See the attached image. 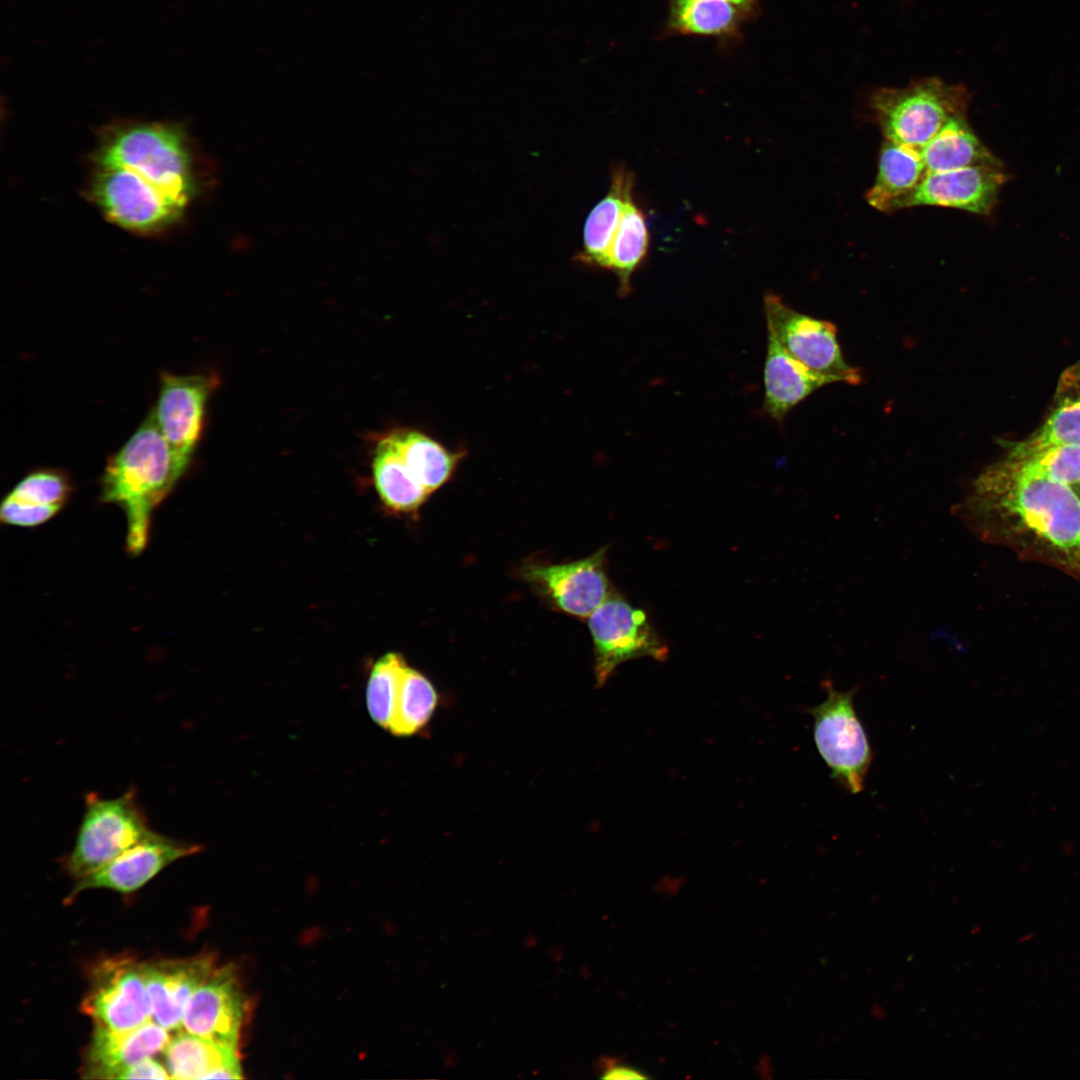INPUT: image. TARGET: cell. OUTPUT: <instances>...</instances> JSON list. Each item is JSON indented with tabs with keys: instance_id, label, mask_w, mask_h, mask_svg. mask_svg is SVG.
I'll return each mask as SVG.
<instances>
[{
	"instance_id": "cell-15",
	"label": "cell",
	"mask_w": 1080,
	"mask_h": 1080,
	"mask_svg": "<svg viewBox=\"0 0 1080 1080\" xmlns=\"http://www.w3.org/2000/svg\"><path fill=\"white\" fill-rule=\"evenodd\" d=\"M201 845L151 830L138 844L96 871L78 879L70 898L88 889L122 893L138 890L171 863L201 851Z\"/></svg>"
},
{
	"instance_id": "cell-12",
	"label": "cell",
	"mask_w": 1080,
	"mask_h": 1080,
	"mask_svg": "<svg viewBox=\"0 0 1080 1080\" xmlns=\"http://www.w3.org/2000/svg\"><path fill=\"white\" fill-rule=\"evenodd\" d=\"M216 384L214 376L169 372L160 376L152 412L174 458L185 471L201 438L207 401Z\"/></svg>"
},
{
	"instance_id": "cell-30",
	"label": "cell",
	"mask_w": 1080,
	"mask_h": 1080,
	"mask_svg": "<svg viewBox=\"0 0 1080 1080\" xmlns=\"http://www.w3.org/2000/svg\"><path fill=\"white\" fill-rule=\"evenodd\" d=\"M1061 446H1080V398L1065 399L1038 430L1012 443L1006 458L1023 459Z\"/></svg>"
},
{
	"instance_id": "cell-9",
	"label": "cell",
	"mask_w": 1080,
	"mask_h": 1080,
	"mask_svg": "<svg viewBox=\"0 0 1080 1080\" xmlns=\"http://www.w3.org/2000/svg\"><path fill=\"white\" fill-rule=\"evenodd\" d=\"M595 656V677L602 686L624 662L641 657L664 661L668 648L641 609L611 595L588 618Z\"/></svg>"
},
{
	"instance_id": "cell-29",
	"label": "cell",
	"mask_w": 1080,
	"mask_h": 1080,
	"mask_svg": "<svg viewBox=\"0 0 1080 1080\" xmlns=\"http://www.w3.org/2000/svg\"><path fill=\"white\" fill-rule=\"evenodd\" d=\"M438 703L432 683L419 671L406 666L389 726L394 736H411L430 720Z\"/></svg>"
},
{
	"instance_id": "cell-5",
	"label": "cell",
	"mask_w": 1080,
	"mask_h": 1080,
	"mask_svg": "<svg viewBox=\"0 0 1080 1080\" xmlns=\"http://www.w3.org/2000/svg\"><path fill=\"white\" fill-rule=\"evenodd\" d=\"M151 829L132 786L121 796L105 798L96 792L84 796V810L74 845L64 859L66 872L80 879L120 856Z\"/></svg>"
},
{
	"instance_id": "cell-11",
	"label": "cell",
	"mask_w": 1080,
	"mask_h": 1080,
	"mask_svg": "<svg viewBox=\"0 0 1080 1080\" xmlns=\"http://www.w3.org/2000/svg\"><path fill=\"white\" fill-rule=\"evenodd\" d=\"M81 1010L96 1026L135 1028L151 1020L142 964L129 958L107 959L93 971Z\"/></svg>"
},
{
	"instance_id": "cell-16",
	"label": "cell",
	"mask_w": 1080,
	"mask_h": 1080,
	"mask_svg": "<svg viewBox=\"0 0 1080 1080\" xmlns=\"http://www.w3.org/2000/svg\"><path fill=\"white\" fill-rule=\"evenodd\" d=\"M214 964L211 954L143 963L151 1019L168 1031L181 1030L187 1004Z\"/></svg>"
},
{
	"instance_id": "cell-36",
	"label": "cell",
	"mask_w": 1080,
	"mask_h": 1080,
	"mask_svg": "<svg viewBox=\"0 0 1080 1080\" xmlns=\"http://www.w3.org/2000/svg\"><path fill=\"white\" fill-rule=\"evenodd\" d=\"M1078 374H1079V378H1080V364H1079V368H1078Z\"/></svg>"
},
{
	"instance_id": "cell-25",
	"label": "cell",
	"mask_w": 1080,
	"mask_h": 1080,
	"mask_svg": "<svg viewBox=\"0 0 1080 1080\" xmlns=\"http://www.w3.org/2000/svg\"><path fill=\"white\" fill-rule=\"evenodd\" d=\"M372 472L376 491L392 512H416L430 495L409 471L389 433L375 447Z\"/></svg>"
},
{
	"instance_id": "cell-32",
	"label": "cell",
	"mask_w": 1080,
	"mask_h": 1080,
	"mask_svg": "<svg viewBox=\"0 0 1080 1080\" xmlns=\"http://www.w3.org/2000/svg\"><path fill=\"white\" fill-rule=\"evenodd\" d=\"M170 1074L161 1063L152 1057L134 1063L115 1074L113 1079H169Z\"/></svg>"
},
{
	"instance_id": "cell-14",
	"label": "cell",
	"mask_w": 1080,
	"mask_h": 1080,
	"mask_svg": "<svg viewBox=\"0 0 1080 1080\" xmlns=\"http://www.w3.org/2000/svg\"><path fill=\"white\" fill-rule=\"evenodd\" d=\"M248 1002L232 965L214 969L190 998L181 1024L185 1032L237 1049Z\"/></svg>"
},
{
	"instance_id": "cell-22",
	"label": "cell",
	"mask_w": 1080,
	"mask_h": 1080,
	"mask_svg": "<svg viewBox=\"0 0 1080 1080\" xmlns=\"http://www.w3.org/2000/svg\"><path fill=\"white\" fill-rule=\"evenodd\" d=\"M634 186L635 176L630 169L623 164L612 168L609 190L584 224L583 249L578 256L584 264L607 269L611 245Z\"/></svg>"
},
{
	"instance_id": "cell-34",
	"label": "cell",
	"mask_w": 1080,
	"mask_h": 1080,
	"mask_svg": "<svg viewBox=\"0 0 1080 1080\" xmlns=\"http://www.w3.org/2000/svg\"><path fill=\"white\" fill-rule=\"evenodd\" d=\"M871 1015L875 1019H883L886 1015V1010L880 1003H875L871 1007Z\"/></svg>"
},
{
	"instance_id": "cell-8",
	"label": "cell",
	"mask_w": 1080,
	"mask_h": 1080,
	"mask_svg": "<svg viewBox=\"0 0 1080 1080\" xmlns=\"http://www.w3.org/2000/svg\"><path fill=\"white\" fill-rule=\"evenodd\" d=\"M763 306L767 333L794 358L830 384L863 382L860 369L846 362L832 322L801 313L772 292L764 295Z\"/></svg>"
},
{
	"instance_id": "cell-1",
	"label": "cell",
	"mask_w": 1080,
	"mask_h": 1080,
	"mask_svg": "<svg viewBox=\"0 0 1080 1080\" xmlns=\"http://www.w3.org/2000/svg\"><path fill=\"white\" fill-rule=\"evenodd\" d=\"M959 513L985 539L1080 568V498L1071 486L1045 479H1004L983 471Z\"/></svg>"
},
{
	"instance_id": "cell-19",
	"label": "cell",
	"mask_w": 1080,
	"mask_h": 1080,
	"mask_svg": "<svg viewBox=\"0 0 1080 1080\" xmlns=\"http://www.w3.org/2000/svg\"><path fill=\"white\" fill-rule=\"evenodd\" d=\"M763 383V410L779 424L795 406L830 384L794 358L770 333H767Z\"/></svg>"
},
{
	"instance_id": "cell-31",
	"label": "cell",
	"mask_w": 1080,
	"mask_h": 1080,
	"mask_svg": "<svg viewBox=\"0 0 1080 1080\" xmlns=\"http://www.w3.org/2000/svg\"><path fill=\"white\" fill-rule=\"evenodd\" d=\"M406 666L401 655L390 652L379 658L371 670L366 689L367 708L373 721L384 729H389Z\"/></svg>"
},
{
	"instance_id": "cell-33",
	"label": "cell",
	"mask_w": 1080,
	"mask_h": 1080,
	"mask_svg": "<svg viewBox=\"0 0 1080 1080\" xmlns=\"http://www.w3.org/2000/svg\"><path fill=\"white\" fill-rule=\"evenodd\" d=\"M640 1071L627 1066H615L605 1072L602 1078L606 1079H639L646 1078Z\"/></svg>"
},
{
	"instance_id": "cell-27",
	"label": "cell",
	"mask_w": 1080,
	"mask_h": 1080,
	"mask_svg": "<svg viewBox=\"0 0 1080 1080\" xmlns=\"http://www.w3.org/2000/svg\"><path fill=\"white\" fill-rule=\"evenodd\" d=\"M648 248L649 230L646 217L632 196L626 203L615 233L607 266V270L617 277L620 296L625 297L631 293V278L644 261Z\"/></svg>"
},
{
	"instance_id": "cell-10",
	"label": "cell",
	"mask_w": 1080,
	"mask_h": 1080,
	"mask_svg": "<svg viewBox=\"0 0 1080 1080\" xmlns=\"http://www.w3.org/2000/svg\"><path fill=\"white\" fill-rule=\"evenodd\" d=\"M606 553L603 547L567 563L527 562L519 574L551 608L585 619L612 595Z\"/></svg>"
},
{
	"instance_id": "cell-4",
	"label": "cell",
	"mask_w": 1080,
	"mask_h": 1080,
	"mask_svg": "<svg viewBox=\"0 0 1080 1080\" xmlns=\"http://www.w3.org/2000/svg\"><path fill=\"white\" fill-rule=\"evenodd\" d=\"M970 99L962 83L933 76L876 88L868 104L886 140L922 149L948 121L967 114Z\"/></svg>"
},
{
	"instance_id": "cell-6",
	"label": "cell",
	"mask_w": 1080,
	"mask_h": 1080,
	"mask_svg": "<svg viewBox=\"0 0 1080 1080\" xmlns=\"http://www.w3.org/2000/svg\"><path fill=\"white\" fill-rule=\"evenodd\" d=\"M823 685L826 699L809 710L814 719V741L832 777L848 792L857 794L864 788L873 759L865 729L854 707L857 688L838 691L828 679Z\"/></svg>"
},
{
	"instance_id": "cell-24",
	"label": "cell",
	"mask_w": 1080,
	"mask_h": 1080,
	"mask_svg": "<svg viewBox=\"0 0 1080 1080\" xmlns=\"http://www.w3.org/2000/svg\"><path fill=\"white\" fill-rule=\"evenodd\" d=\"M921 151L927 172L1001 164L975 134L967 114L948 121Z\"/></svg>"
},
{
	"instance_id": "cell-23",
	"label": "cell",
	"mask_w": 1080,
	"mask_h": 1080,
	"mask_svg": "<svg viewBox=\"0 0 1080 1080\" xmlns=\"http://www.w3.org/2000/svg\"><path fill=\"white\" fill-rule=\"evenodd\" d=\"M927 173L920 148L890 140L882 143L873 186L866 192L868 204L885 213L914 190Z\"/></svg>"
},
{
	"instance_id": "cell-20",
	"label": "cell",
	"mask_w": 1080,
	"mask_h": 1080,
	"mask_svg": "<svg viewBox=\"0 0 1080 1080\" xmlns=\"http://www.w3.org/2000/svg\"><path fill=\"white\" fill-rule=\"evenodd\" d=\"M760 0H669L668 31L681 35L736 37L759 12Z\"/></svg>"
},
{
	"instance_id": "cell-2",
	"label": "cell",
	"mask_w": 1080,
	"mask_h": 1080,
	"mask_svg": "<svg viewBox=\"0 0 1080 1080\" xmlns=\"http://www.w3.org/2000/svg\"><path fill=\"white\" fill-rule=\"evenodd\" d=\"M185 473L151 410L108 459L100 478V502L115 505L124 513L128 554L138 556L146 549L154 511Z\"/></svg>"
},
{
	"instance_id": "cell-7",
	"label": "cell",
	"mask_w": 1080,
	"mask_h": 1080,
	"mask_svg": "<svg viewBox=\"0 0 1080 1080\" xmlns=\"http://www.w3.org/2000/svg\"><path fill=\"white\" fill-rule=\"evenodd\" d=\"M88 193L108 220L142 235L167 232L187 210L124 169L96 161H91Z\"/></svg>"
},
{
	"instance_id": "cell-26",
	"label": "cell",
	"mask_w": 1080,
	"mask_h": 1080,
	"mask_svg": "<svg viewBox=\"0 0 1080 1080\" xmlns=\"http://www.w3.org/2000/svg\"><path fill=\"white\" fill-rule=\"evenodd\" d=\"M389 435L411 474L429 494L451 478L463 456L417 430L398 429Z\"/></svg>"
},
{
	"instance_id": "cell-35",
	"label": "cell",
	"mask_w": 1080,
	"mask_h": 1080,
	"mask_svg": "<svg viewBox=\"0 0 1080 1080\" xmlns=\"http://www.w3.org/2000/svg\"><path fill=\"white\" fill-rule=\"evenodd\" d=\"M1034 936L1035 935L1033 933H1025V934H1023V935H1021L1019 937L1018 942L1019 943L1028 942V941L1032 940L1034 938Z\"/></svg>"
},
{
	"instance_id": "cell-28",
	"label": "cell",
	"mask_w": 1080,
	"mask_h": 1080,
	"mask_svg": "<svg viewBox=\"0 0 1080 1080\" xmlns=\"http://www.w3.org/2000/svg\"><path fill=\"white\" fill-rule=\"evenodd\" d=\"M1004 479H1045L1080 485V446L1051 448L1023 459L1005 458L985 470Z\"/></svg>"
},
{
	"instance_id": "cell-21",
	"label": "cell",
	"mask_w": 1080,
	"mask_h": 1080,
	"mask_svg": "<svg viewBox=\"0 0 1080 1080\" xmlns=\"http://www.w3.org/2000/svg\"><path fill=\"white\" fill-rule=\"evenodd\" d=\"M166 1068L171 1078L240 1079L242 1069L237 1049L203 1037L179 1031L164 1049Z\"/></svg>"
},
{
	"instance_id": "cell-13",
	"label": "cell",
	"mask_w": 1080,
	"mask_h": 1080,
	"mask_svg": "<svg viewBox=\"0 0 1080 1080\" xmlns=\"http://www.w3.org/2000/svg\"><path fill=\"white\" fill-rule=\"evenodd\" d=\"M1006 181L1002 164L927 172L917 187L894 205L893 212L916 206H936L987 216L996 206Z\"/></svg>"
},
{
	"instance_id": "cell-18",
	"label": "cell",
	"mask_w": 1080,
	"mask_h": 1080,
	"mask_svg": "<svg viewBox=\"0 0 1080 1080\" xmlns=\"http://www.w3.org/2000/svg\"><path fill=\"white\" fill-rule=\"evenodd\" d=\"M169 1040V1031L152 1019L126 1030L96 1026L86 1054L84 1077L113 1079L120 1070L164 1051Z\"/></svg>"
},
{
	"instance_id": "cell-3",
	"label": "cell",
	"mask_w": 1080,
	"mask_h": 1080,
	"mask_svg": "<svg viewBox=\"0 0 1080 1080\" xmlns=\"http://www.w3.org/2000/svg\"><path fill=\"white\" fill-rule=\"evenodd\" d=\"M91 160L129 171L185 208L199 192V167L192 145L175 124H113L100 134Z\"/></svg>"
},
{
	"instance_id": "cell-17",
	"label": "cell",
	"mask_w": 1080,
	"mask_h": 1080,
	"mask_svg": "<svg viewBox=\"0 0 1080 1080\" xmlns=\"http://www.w3.org/2000/svg\"><path fill=\"white\" fill-rule=\"evenodd\" d=\"M73 485L57 468H39L26 474L4 496L0 521L8 526L36 528L53 519L67 505Z\"/></svg>"
}]
</instances>
